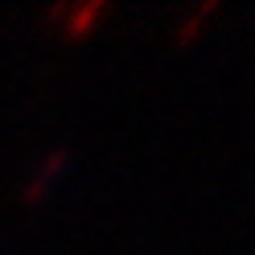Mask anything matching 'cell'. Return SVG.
<instances>
[{
	"label": "cell",
	"mask_w": 255,
	"mask_h": 255,
	"mask_svg": "<svg viewBox=\"0 0 255 255\" xmlns=\"http://www.w3.org/2000/svg\"><path fill=\"white\" fill-rule=\"evenodd\" d=\"M111 12L107 0H87V4H50L45 8V21L58 25V37L62 41H87L99 21Z\"/></svg>",
	"instance_id": "cell-1"
},
{
	"label": "cell",
	"mask_w": 255,
	"mask_h": 255,
	"mask_svg": "<svg viewBox=\"0 0 255 255\" xmlns=\"http://www.w3.org/2000/svg\"><path fill=\"white\" fill-rule=\"evenodd\" d=\"M66 165H70V152H66V148H54V152H50V156H45V161L33 169V177L25 181L21 202H25V206H41V202L58 189V181L66 177Z\"/></svg>",
	"instance_id": "cell-2"
},
{
	"label": "cell",
	"mask_w": 255,
	"mask_h": 255,
	"mask_svg": "<svg viewBox=\"0 0 255 255\" xmlns=\"http://www.w3.org/2000/svg\"><path fill=\"white\" fill-rule=\"evenodd\" d=\"M218 12V4L214 0H206V4H198L194 12H185V17L177 21V29H173V45H177V50H185V45H194L198 37H202V25L210 21Z\"/></svg>",
	"instance_id": "cell-3"
}]
</instances>
